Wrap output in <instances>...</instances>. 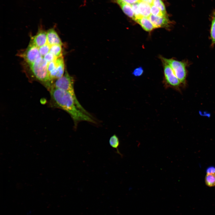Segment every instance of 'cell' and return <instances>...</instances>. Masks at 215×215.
I'll list each match as a JSON object with an SVG mask.
<instances>
[{
    "label": "cell",
    "mask_w": 215,
    "mask_h": 215,
    "mask_svg": "<svg viewBox=\"0 0 215 215\" xmlns=\"http://www.w3.org/2000/svg\"><path fill=\"white\" fill-rule=\"evenodd\" d=\"M112 1L116 3L126 15L135 20V18L134 13L131 5L126 3L121 0H112Z\"/></svg>",
    "instance_id": "30bf717a"
},
{
    "label": "cell",
    "mask_w": 215,
    "mask_h": 215,
    "mask_svg": "<svg viewBox=\"0 0 215 215\" xmlns=\"http://www.w3.org/2000/svg\"><path fill=\"white\" fill-rule=\"evenodd\" d=\"M150 12L151 14L156 16H168L167 14L162 12L158 8L153 4L151 5Z\"/></svg>",
    "instance_id": "ac0fdd59"
},
{
    "label": "cell",
    "mask_w": 215,
    "mask_h": 215,
    "mask_svg": "<svg viewBox=\"0 0 215 215\" xmlns=\"http://www.w3.org/2000/svg\"><path fill=\"white\" fill-rule=\"evenodd\" d=\"M140 1H143L152 5L153 4V0H140Z\"/></svg>",
    "instance_id": "4316f807"
},
{
    "label": "cell",
    "mask_w": 215,
    "mask_h": 215,
    "mask_svg": "<svg viewBox=\"0 0 215 215\" xmlns=\"http://www.w3.org/2000/svg\"><path fill=\"white\" fill-rule=\"evenodd\" d=\"M125 2L130 5L138 3L140 0H121Z\"/></svg>",
    "instance_id": "484cf974"
},
{
    "label": "cell",
    "mask_w": 215,
    "mask_h": 215,
    "mask_svg": "<svg viewBox=\"0 0 215 215\" xmlns=\"http://www.w3.org/2000/svg\"><path fill=\"white\" fill-rule=\"evenodd\" d=\"M164 74V84L166 88L169 87L179 90L181 84L175 75L171 66L162 60Z\"/></svg>",
    "instance_id": "277c9868"
},
{
    "label": "cell",
    "mask_w": 215,
    "mask_h": 215,
    "mask_svg": "<svg viewBox=\"0 0 215 215\" xmlns=\"http://www.w3.org/2000/svg\"><path fill=\"white\" fill-rule=\"evenodd\" d=\"M62 46L59 44L51 46L49 52L57 58L62 56Z\"/></svg>",
    "instance_id": "9a60e30c"
},
{
    "label": "cell",
    "mask_w": 215,
    "mask_h": 215,
    "mask_svg": "<svg viewBox=\"0 0 215 215\" xmlns=\"http://www.w3.org/2000/svg\"><path fill=\"white\" fill-rule=\"evenodd\" d=\"M148 18L156 28L169 26L170 22L168 16H158L151 14Z\"/></svg>",
    "instance_id": "ba28073f"
},
{
    "label": "cell",
    "mask_w": 215,
    "mask_h": 215,
    "mask_svg": "<svg viewBox=\"0 0 215 215\" xmlns=\"http://www.w3.org/2000/svg\"><path fill=\"white\" fill-rule=\"evenodd\" d=\"M50 46L47 43L39 48V51L40 55L43 57L46 54L49 52Z\"/></svg>",
    "instance_id": "ffe728a7"
},
{
    "label": "cell",
    "mask_w": 215,
    "mask_h": 215,
    "mask_svg": "<svg viewBox=\"0 0 215 215\" xmlns=\"http://www.w3.org/2000/svg\"><path fill=\"white\" fill-rule=\"evenodd\" d=\"M151 5L141 1H140L138 2L139 11L142 17L148 18L151 14L150 12Z\"/></svg>",
    "instance_id": "7c38bea8"
},
{
    "label": "cell",
    "mask_w": 215,
    "mask_h": 215,
    "mask_svg": "<svg viewBox=\"0 0 215 215\" xmlns=\"http://www.w3.org/2000/svg\"><path fill=\"white\" fill-rule=\"evenodd\" d=\"M138 2L131 5L135 16V18L134 21L136 19H139L142 17L140 15L139 11Z\"/></svg>",
    "instance_id": "44dd1931"
},
{
    "label": "cell",
    "mask_w": 215,
    "mask_h": 215,
    "mask_svg": "<svg viewBox=\"0 0 215 215\" xmlns=\"http://www.w3.org/2000/svg\"><path fill=\"white\" fill-rule=\"evenodd\" d=\"M50 105L67 113L71 116L76 128L80 122L85 121L95 123L92 117L84 112L77 107L72 96L68 92L58 88L53 87L49 91Z\"/></svg>",
    "instance_id": "6da1fadb"
},
{
    "label": "cell",
    "mask_w": 215,
    "mask_h": 215,
    "mask_svg": "<svg viewBox=\"0 0 215 215\" xmlns=\"http://www.w3.org/2000/svg\"><path fill=\"white\" fill-rule=\"evenodd\" d=\"M55 60L48 63L47 69L48 73L56 67V64L55 62Z\"/></svg>",
    "instance_id": "cb8c5ba5"
},
{
    "label": "cell",
    "mask_w": 215,
    "mask_h": 215,
    "mask_svg": "<svg viewBox=\"0 0 215 215\" xmlns=\"http://www.w3.org/2000/svg\"><path fill=\"white\" fill-rule=\"evenodd\" d=\"M47 32V43L50 45L54 44L62 45V43L54 29H49Z\"/></svg>",
    "instance_id": "9c48e42d"
},
{
    "label": "cell",
    "mask_w": 215,
    "mask_h": 215,
    "mask_svg": "<svg viewBox=\"0 0 215 215\" xmlns=\"http://www.w3.org/2000/svg\"><path fill=\"white\" fill-rule=\"evenodd\" d=\"M31 39L30 43L39 48L47 43V32L43 30H40Z\"/></svg>",
    "instance_id": "52a82bcc"
},
{
    "label": "cell",
    "mask_w": 215,
    "mask_h": 215,
    "mask_svg": "<svg viewBox=\"0 0 215 215\" xmlns=\"http://www.w3.org/2000/svg\"><path fill=\"white\" fill-rule=\"evenodd\" d=\"M206 172L207 174H215V167L213 166L208 167Z\"/></svg>",
    "instance_id": "d4e9b609"
},
{
    "label": "cell",
    "mask_w": 215,
    "mask_h": 215,
    "mask_svg": "<svg viewBox=\"0 0 215 215\" xmlns=\"http://www.w3.org/2000/svg\"><path fill=\"white\" fill-rule=\"evenodd\" d=\"M211 37L213 44H215V10L211 16V23L210 31Z\"/></svg>",
    "instance_id": "2e32d148"
},
{
    "label": "cell",
    "mask_w": 215,
    "mask_h": 215,
    "mask_svg": "<svg viewBox=\"0 0 215 215\" xmlns=\"http://www.w3.org/2000/svg\"><path fill=\"white\" fill-rule=\"evenodd\" d=\"M153 4L158 8L163 13L167 14L165 4L162 0H153Z\"/></svg>",
    "instance_id": "d6986e66"
},
{
    "label": "cell",
    "mask_w": 215,
    "mask_h": 215,
    "mask_svg": "<svg viewBox=\"0 0 215 215\" xmlns=\"http://www.w3.org/2000/svg\"><path fill=\"white\" fill-rule=\"evenodd\" d=\"M43 57L48 63L55 60L57 58L53 54L50 52L46 54Z\"/></svg>",
    "instance_id": "7402d4cb"
},
{
    "label": "cell",
    "mask_w": 215,
    "mask_h": 215,
    "mask_svg": "<svg viewBox=\"0 0 215 215\" xmlns=\"http://www.w3.org/2000/svg\"><path fill=\"white\" fill-rule=\"evenodd\" d=\"M109 142L110 146L113 148L116 149V150L117 153L122 157L123 155L121 153L118 149L120 143L118 136L115 134L112 135L109 139Z\"/></svg>",
    "instance_id": "5bb4252c"
},
{
    "label": "cell",
    "mask_w": 215,
    "mask_h": 215,
    "mask_svg": "<svg viewBox=\"0 0 215 215\" xmlns=\"http://www.w3.org/2000/svg\"><path fill=\"white\" fill-rule=\"evenodd\" d=\"M74 79L66 70L62 77L54 81L52 88H58L68 92L73 97L78 108L85 113L91 116L82 107L77 99L74 90Z\"/></svg>",
    "instance_id": "3957f363"
},
{
    "label": "cell",
    "mask_w": 215,
    "mask_h": 215,
    "mask_svg": "<svg viewBox=\"0 0 215 215\" xmlns=\"http://www.w3.org/2000/svg\"><path fill=\"white\" fill-rule=\"evenodd\" d=\"M206 185L209 187L215 186V174H207L205 177Z\"/></svg>",
    "instance_id": "e0dca14e"
},
{
    "label": "cell",
    "mask_w": 215,
    "mask_h": 215,
    "mask_svg": "<svg viewBox=\"0 0 215 215\" xmlns=\"http://www.w3.org/2000/svg\"><path fill=\"white\" fill-rule=\"evenodd\" d=\"M162 59L171 66L181 84L185 85L187 75L185 64L184 62L172 59H168L162 57Z\"/></svg>",
    "instance_id": "5b68a950"
},
{
    "label": "cell",
    "mask_w": 215,
    "mask_h": 215,
    "mask_svg": "<svg viewBox=\"0 0 215 215\" xmlns=\"http://www.w3.org/2000/svg\"><path fill=\"white\" fill-rule=\"evenodd\" d=\"M19 56L23 58L29 65L41 56L39 48L30 43L25 50Z\"/></svg>",
    "instance_id": "8992f818"
},
{
    "label": "cell",
    "mask_w": 215,
    "mask_h": 215,
    "mask_svg": "<svg viewBox=\"0 0 215 215\" xmlns=\"http://www.w3.org/2000/svg\"><path fill=\"white\" fill-rule=\"evenodd\" d=\"M48 62L42 56L34 63L30 65L33 76L50 91L53 81L50 79L48 71Z\"/></svg>",
    "instance_id": "7a4b0ae2"
},
{
    "label": "cell",
    "mask_w": 215,
    "mask_h": 215,
    "mask_svg": "<svg viewBox=\"0 0 215 215\" xmlns=\"http://www.w3.org/2000/svg\"><path fill=\"white\" fill-rule=\"evenodd\" d=\"M135 21L140 24L146 31L150 32L156 28L148 18L142 17L136 19Z\"/></svg>",
    "instance_id": "8fae6325"
},
{
    "label": "cell",
    "mask_w": 215,
    "mask_h": 215,
    "mask_svg": "<svg viewBox=\"0 0 215 215\" xmlns=\"http://www.w3.org/2000/svg\"><path fill=\"white\" fill-rule=\"evenodd\" d=\"M55 62L57 70L56 79L62 77L64 73V63L62 56L57 58Z\"/></svg>",
    "instance_id": "4fadbf2b"
},
{
    "label": "cell",
    "mask_w": 215,
    "mask_h": 215,
    "mask_svg": "<svg viewBox=\"0 0 215 215\" xmlns=\"http://www.w3.org/2000/svg\"><path fill=\"white\" fill-rule=\"evenodd\" d=\"M143 72V69L142 67H139L135 69L132 73L135 76H139L142 74Z\"/></svg>",
    "instance_id": "603a6c76"
}]
</instances>
